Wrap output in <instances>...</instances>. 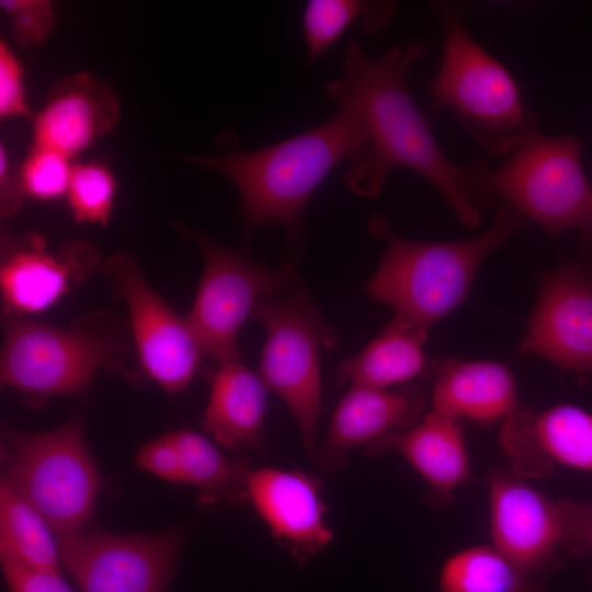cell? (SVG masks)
<instances>
[{
  "instance_id": "obj_1",
  "label": "cell",
  "mask_w": 592,
  "mask_h": 592,
  "mask_svg": "<svg viewBox=\"0 0 592 592\" xmlns=\"http://www.w3.org/2000/svg\"><path fill=\"white\" fill-rule=\"evenodd\" d=\"M424 53L418 41L377 58L367 56L355 39L346 45L342 77L323 83L329 100L353 105L363 128L361 151L343 178L353 193L376 198L391 168H409L432 182L459 221L474 229L480 215L470 198L466 168L446 158L407 88L406 75Z\"/></svg>"
},
{
  "instance_id": "obj_2",
  "label": "cell",
  "mask_w": 592,
  "mask_h": 592,
  "mask_svg": "<svg viewBox=\"0 0 592 592\" xmlns=\"http://www.w3.org/2000/svg\"><path fill=\"white\" fill-rule=\"evenodd\" d=\"M338 103L322 124L257 150L190 156L192 163L229 178L241 196L247 232L282 225L292 243L303 239V216L312 193L341 161L355 160L364 136L352 104Z\"/></svg>"
},
{
  "instance_id": "obj_3",
  "label": "cell",
  "mask_w": 592,
  "mask_h": 592,
  "mask_svg": "<svg viewBox=\"0 0 592 592\" xmlns=\"http://www.w3.org/2000/svg\"><path fill=\"white\" fill-rule=\"evenodd\" d=\"M527 221L504 203L479 236L459 241H413L398 237L387 218L376 214L368 228L386 248L366 291L372 300L389 305L395 317L429 332L466 298L483 259Z\"/></svg>"
},
{
  "instance_id": "obj_4",
  "label": "cell",
  "mask_w": 592,
  "mask_h": 592,
  "mask_svg": "<svg viewBox=\"0 0 592 592\" xmlns=\"http://www.w3.org/2000/svg\"><path fill=\"white\" fill-rule=\"evenodd\" d=\"M138 364L128 323L106 311L88 314L68 327L5 317L1 384L30 406L87 388L100 369L129 376Z\"/></svg>"
},
{
  "instance_id": "obj_5",
  "label": "cell",
  "mask_w": 592,
  "mask_h": 592,
  "mask_svg": "<svg viewBox=\"0 0 592 592\" xmlns=\"http://www.w3.org/2000/svg\"><path fill=\"white\" fill-rule=\"evenodd\" d=\"M468 4L433 1L443 30L442 59L430 80L434 111L454 109L465 130L492 155L512 153L536 130L510 71L468 34Z\"/></svg>"
},
{
  "instance_id": "obj_6",
  "label": "cell",
  "mask_w": 592,
  "mask_h": 592,
  "mask_svg": "<svg viewBox=\"0 0 592 592\" xmlns=\"http://www.w3.org/2000/svg\"><path fill=\"white\" fill-rule=\"evenodd\" d=\"M582 141L537 129L490 169L477 159L466 168L470 194L503 198L557 237L577 228L592 239V186L581 164Z\"/></svg>"
},
{
  "instance_id": "obj_7",
  "label": "cell",
  "mask_w": 592,
  "mask_h": 592,
  "mask_svg": "<svg viewBox=\"0 0 592 592\" xmlns=\"http://www.w3.org/2000/svg\"><path fill=\"white\" fill-rule=\"evenodd\" d=\"M1 437V482L36 510L56 537L83 530L94 509L100 475L81 418L36 433L4 424Z\"/></svg>"
},
{
  "instance_id": "obj_8",
  "label": "cell",
  "mask_w": 592,
  "mask_h": 592,
  "mask_svg": "<svg viewBox=\"0 0 592 592\" xmlns=\"http://www.w3.org/2000/svg\"><path fill=\"white\" fill-rule=\"evenodd\" d=\"M252 315L266 333L259 376L293 413L312 459L321 406L319 352L334 344V331L300 286L262 298Z\"/></svg>"
},
{
  "instance_id": "obj_9",
  "label": "cell",
  "mask_w": 592,
  "mask_h": 592,
  "mask_svg": "<svg viewBox=\"0 0 592 592\" xmlns=\"http://www.w3.org/2000/svg\"><path fill=\"white\" fill-rule=\"evenodd\" d=\"M204 255L195 299L185 317L203 355L220 364L240 362L237 337L255 305L264 297L297 286L293 263L280 267L249 260L198 231H192Z\"/></svg>"
},
{
  "instance_id": "obj_10",
  "label": "cell",
  "mask_w": 592,
  "mask_h": 592,
  "mask_svg": "<svg viewBox=\"0 0 592 592\" xmlns=\"http://www.w3.org/2000/svg\"><path fill=\"white\" fill-rule=\"evenodd\" d=\"M101 269L126 306L144 374L169 395L185 390L203 355L185 317L175 314L129 254L116 253Z\"/></svg>"
},
{
  "instance_id": "obj_11",
  "label": "cell",
  "mask_w": 592,
  "mask_h": 592,
  "mask_svg": "<svg viewBox=\"0 0 592 592\" xmlns=\"http://www.w3.org/2000/svg\"><path fill=\"white\" fill-rule=\"evenodd\" d=\"M181 535L179 530L150 534L81 530L57 540L61 561L82 592H163Z\"/></svg>"
},
{
  "instance_id": "obj_12",
  "label": "cell",
  "mask_w": 592,
  "mask_h": 592,
  "mask_svg": "<svg viewBox=\"0 0 592 592\" xmlns=\"http://www.w3.org/2000/svg\"><path fill=\"white\" fill-rule=\"evenodd\" d=\"M489 528L491 546L539 585L567 551L557 501L500 467L489 473Z\"/></svg>"
},
{
  "instance_id": "obj_13",
  "label": "cell",
  "mask_w": 592,
  "mask_h": 592,
  "mask_svg": "<svg viewBox=\"0 0 592 592\" xmlns=\"http://www.w3.org/2000/svg\"><path fill=\"white\" fill-rule=\"evenodd\" d=\"M3 244L0 291L5 317L48 310L102 265L96 250L84 241L67 242L54 252L41 235L26 234Z\"/></svg>"
},
{
  "instance_id": "obj_14",
  "label": "cell",
  "mask_w": 592,
  "mask_h": 592,
  "mask_svg": "<svg viewBox=\"0 0 592 592\" xmlns=\"http://www.w3.org/2000/svg\"><path fill=\"white\" fill-rule=\"evenodd\" d=\"M519 352L579 374L592 372V284L574 265L545 271Z\"/></svg>"
},
{
  "instance_id": "obj_15",
  "label": "cell",
  "mask_w": 592,
  "mask_h": 592,
  "mask_svg": "<svg viewBox=\"0 0 592 592\" xmlns=\"http://www.w3.org/2000/svg\"><path fill=\"white\" fill-rule=\"evenodd\" d=\"M247 489L271 534L299 565H306L333 538L325 523L323 486L317 477L265 467L250 471Z\"/></svg>"
},
{
  "instance_id": "obj_16",
  "label": "cell",
  "mask_w": 592,
  "mask_h": 592,
  "mask_svg": "<svg viewBox=\"0 0 592 592\" xmlns=\"http://www.w3.org/2000/svg\"><path fill=\"white\" fill-rule=\"evenodd\" d=\"M425 405V392L414 384L396 390L353 385L338 403L311 462L322 473H339L352 448L413 426Z\"/></svg>"
},
{
  "instance_id": "obj_17",
  "label": "cell",
  "mask_w": 592,
  "mask_h": 592,
  "mask_svg": "<svg viewBox=\"0 0 592 592\" xmlns=\"http://www.w3.org/2000/svg\"><path fill=\"white\" fill-rule=\"evenodd\" d=\"M499 441L511 471L522 478L543 476L554 463L592 473V414L579 407L515 411L504 420Z\"/></svg>"
},
{
  "instance_id": "obj_18",
  "label": "cell",
  "mask_w": 592,
  "mask_h": 592,
  "mask_svg": "<svg viewBox=\"0 0 592 592\" xmlns=\"http://www.w3.org/2000/svg\"><path fill=\"white\" fill-rule=\"evenodd\" d=\"M119 105L109 84L87 72L61 78L32 116V141L70 160L116 124Z\"/></svg>"
},
{
  "instance_id": "obj_19",
  "label": "cell",
  "mask_w": 592,
  "mask_h": 592,
  "mask_svg": "<svg viewBox=\"0 0 592 592\" xmlns=\"http://www.w3.org/2000/svg\"><path fill=\"white\" fill-rule=\"evenodd\" d=\"M399 452L428 485L425 500L440 506L453 492L471 480L464 436L456 420L435 411L425 413L413 426L390 433L363 446L366 456Z\"/></svg>"
},
{
  "instance_id": "obj_20",
  "label": "cell",
  "mask_w": 592,
  "mask_h": 592,
  "mask_svg": "<svg viewBox=\"0 0 592 592\" xmlns=\"http://www.w3.org/2000/svg\"><path fill=\"white\" fill-rule=\"evenodd\" d=\"M433 411L453 420L488 425L516 411V386L510 369L497 362L445 360L433 363Z\"/></svg>"
},
{
  "instance_id": "obj_21",
  "label": "cell",
  "mask_w": 592,
  "mask_h": 592,
  "mask_svg": "<svg viewBox=\"0 0 592 592\" xmlns=\"http://www.w3.org/2000/svg\"><path fill=\"white\" fill-rule=\"evenodd\" d=\"M266 387L240 362L218 365L210 376V394L203 429L235 451L267 448L264 433Z\"/></svg>"
},
{
  "instance_id": "obj_22",
  "label": "cell",
  "mask_w": 592,
  "mask_h": 592,
  "mask_svg": "<svg viewBox=\"0 0 592 592\" xmlns=\"http://www.w3.org/2000/svg\"><path fill=\"white\" fill-rule=\"evenodd\" d=\"M428 332L394 317L356 355L337 368L339 384L386 389L433 369L423 353Z\"/></svg>"
},
{
  "instance_id": "obj_23",
  "label": "cell",
  "mask_w": 592,
  "mask_h": 592,
  "mask_svg": "<svg viewBox=\"0 0 592 592\" xmlns=\"http://www.w3.org/2000/svg\"><path fill=\"white\" fill-rule=\"evenodd\" d=\"M169 434L180 454L184 485L197 488L206 501L236 505L249 502L247 482L251 470L243 460L225 455L196 432L178 430Z\"/></svg>"
},
{
  "instance_id": "obj_24",
  "label": "cell",
  "mask_w": 592,
  "mask_h": 592,
  "mask_svg": "<svg viewBox=\"0 0 592 592\" xmlns=\"http://www.w3.org/2000/svg\"><path fill=\"white\" fill-rule=\"evenodd\" d=\"M436 592H546L524 578L492 546H473L447 557Z\"/></svg>"
},
{
  "instance_id": "obj_25",
  "label": "cell",
  "mask_w": 592,
  "mask_h": 592,
  "mask_svg": "<svg viewBox=\"0 0 592 592\" xmlns=\"http://www.w3.org/2000/svg\"><path fill=\"white\" fill-rule=\"evenodd\" d=\"M396 5L394 1H307L303 13L306 65L312 64L356 21L366 32H379L391 19Z\"/></svg>"
},
{
  "instance_id": "obj_26",
  "label": "cell",
  "mask_w": 592,
  "mask_h": 592,
  "mask_svg": "<svg viewBox=\"0 0 592 592\" xmlns=\"http://www.w3.org/2000/svg\"><path fill=\"white\" fill-rule=\"evenodd\" d=\"M0 546L27 566L60 573L58 540L45 519L8 486H0Z\"/></svg>"
},
{
  "instance_id": "obj_27",
  "label": "cell",
  "mask_w": 592,
  "mask_h": 592,
  "mask_svg": "<svg viewBox=\"0 0 592 592\" xmlns=\"http://www.w3.org/2000/svg\"><path fill=\"white\" fill-rule=\"evenodd\" d=\"M117 191L112 171L98 161L73 163L66 200L78 223L106 225Z\"/></svg>"
},
{
  "instance_id": "obj_28",
  "label": "cell",
  "mask_w": 592,
  "mask_h": 592,
  "mask_svg": "<svg viewBox=\"0 0 592 592\" xmlns=\"http://www.w3.org/2000/svg\"><path fill=\"white\" fill-rule=\"evenodd\" d=\"M73 163L48 149L32 147L18 172L25 197L53 202L66 197Z\"/></svg>"
},
{
  "instance_id": "obj_29",
  "label": "cell",
  "mask_w": 592,
  "mask_h": 592,
  "mask_svg": "<svg viewBox=\"0 0 592 592\" xmlns=\"http://www.w3.org/2000/svg\"><path fill=\"white\" fill-rule=\"evenodd\" d=\"M1 8L11 21L13 39L23 46L44 42L54 25L55 12L45 0H2Z\"/></svg>"
},
{
  "instance_id": "obj_30",
  "label": "cell",
  "mask_w": 592,
  "mask_h": 592,
  "mask_svg": "<svg viewBox=\"0 0 592 592\" xmlns=\"http://www.w3.org/2000/svg\"><path fill=\"white\" fill-rule=\"evenodd\" d=\"M33 116L30 112L24 82L23 68L8 43L0 41V117L10 119Z\"/></svg>"
},
{
  "instance_id": "obj_31",
  "label": "cell",
  "mask_w": 592,
  "mask_h": 592,
  "mask_svg": "<svg viewBox=\"0 0 592 592\" xmlns=\"http://www.w3.org/2000/svg\"><path fill=\"white\" fill-rule=\"evenodd\" d=\"M1 567L10 592H73L60 573L34 569L0 546Z\"/></svg>"
},
{
  "instance_id": "obj_32",
  "label": "cell",
  "mask_w": 592,
  "mask_h": 592,
  "mask_svg": "<svg viewBox=\"0 0 592 592\" xmlns=\"http://www.w3.org/2000/svg\"><path fill=\"white\" fill-rule=\"evenodd\" d=\"M557 504L562 519L567 551L574 555L588 553L592 558V502L560 499ZM590 590L592 592V567Z\"/></svg>"
},
{
  "instance_id": "obj_33",
  "label": "cell",
  "mask_w": 592,
  "mask_h": 592,
  "mask_svg": "<svg viewBox=\"0 0 592 592\" xmlns=\"http://www.w3.org/2000/svg\"><path fill=\"white\" fill-rule=\"evenodd\" d=\"M137 465L161 479L183 483L180 454L169 433L147 442L138 453Z\"/></svg>"
},
{
  "instance_id": "obj_34",
  "label": "cell",
  "mask_w": 592,
  "mask_h": 592,
  "mask_svg": "<svg viewBox=\"0 0 592 592\" xmlns=\"http://www.w3.org/2000/svg\"><path fill=\"white\" fill-rule=\"evenodd\" d=\"M25 194L19 178L10 170L8 152L0 146V208L1 217L10 218L22 206Z\"/></svg>"
}]
</instances>
